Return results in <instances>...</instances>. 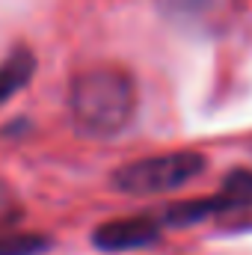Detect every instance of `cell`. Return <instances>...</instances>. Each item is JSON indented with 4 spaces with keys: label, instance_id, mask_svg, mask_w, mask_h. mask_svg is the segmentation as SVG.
I'll return each mask as SVG.
<instances>
[{
    "label": "cell",
    "instance_id": "obj_1",
    "mask_svg": "<svg viewBox=\"0 0 252 255\" xmlns=\"http://www.w3.org/2000/svg\"><path fill=\"white\" fill-rule=\"evenodd\" d=\"M68 104L80 133L110 139L122 133L136 113V83L125 68L95 65L74 77Z\"/></svg>",
    "mask_w": 252,
    "mask_h": 255
},
{
    "label": "cell",
    "instance_id": "obj_2",
    "mask_svg": "<svg viewBox=\"0 0 252 255\" xmlns=\"http://www.w3.org/2000/svg\"><path fill=\"white\" fill-rule=\"evenodd\" d=\"M208 160L199 151H166L130 160L122 169L113 172V187L133 196H154V193H172L190 184L205 172Z\"/></svg>",
    "mask_w": 252,
    "mask_h": 255
},
{
    "label": "cell",
    "instance_id": "obj_3",
    "mask_svg": "<svg viewBox=\"0 0 252 255\" xmlns=\"http://www.w3.org/2000/svg\"><path fill=\"white\" fill-rule=\"evenodd\" d=\"M160 241V220L154 217H122L101 223L92 232V244L101 253H130Z\"/></svg>",
    "mask_w": 252,
    "mask_h": 255
},
{
    "label": "cell",
    "instance_id": "obj_4",
    "mask_svg": "<svg viewBox=\"0 0 252 255\" xmlns=\"http://www.w3.org/2000/svg\"><path fill=\"white\" fill-rule=\"evenodd\" d=\"M241 205L226 196L220 190L217 196H199V199H187V202H178V205H169L160 211V226H193V223H202V220H211V217H220V214H229V211H238Z\"/></svg>",
    "mask_w": 252,
    "mask_h": 255
},
{
    "label": "cell",
    "instance_id": "obj_5",
    "mask_svg": "<svg viewBox=\"0 0 252 255\" xmlns=\"http://www.w3.org/2000/svg\"><path fill=\"white\" fill-rule=\"evenodd\" d=\"M33 74H36V57H33L30 48L21 45V48L9 51V57L0 63V104L15 98L30 83Z\"/></svg>",
    "mask_w": 252,
    "mask_h": 255
},
{
    "label": "cell",
    "instance_id": "obj_6",
    "mask_svg": "<svg viewBox=\"0 0 252 255\" xmlns=\"http://www.w3.org/2000/svg\"><path fill=\"white\" fill-rule=\"evenodd\" d=\"M154 6L175 24H205L223 9V0H154Z\"/></svg>",
    "mask_w": 252,
    "mask_h": 255
},
{
    "label": "cell",
    "instance_id": "obj_7",
    "mask_svg": "<svg viewBox=\"0 0 252 255\" xmlns=\"http://www.w3.org/2000/svg\"><path fill=\"white\" fill-rule=\"evenodd\" d=\"M48 250H51V241L45 235H27V232L0 235V255H42Z\"/></svg>",
    "mask_w": 252,
    "mask_h": 255
},
{
    "label": "cell",
    "instance_id": "obj_8",
    "mask_svg": "<svg viewBox=\"0 0 252 255\" xmlns=\"http://www.w3.org/2000/svg\"><path fill=\"white\" fill-rule=\"evenodd\" d=\"M223 193L232 196L241 208L252 205V169H235L223 178Z\"/></svg>",
    "mask_w": 252,
    "mask_h": 255
}]
</instances>
